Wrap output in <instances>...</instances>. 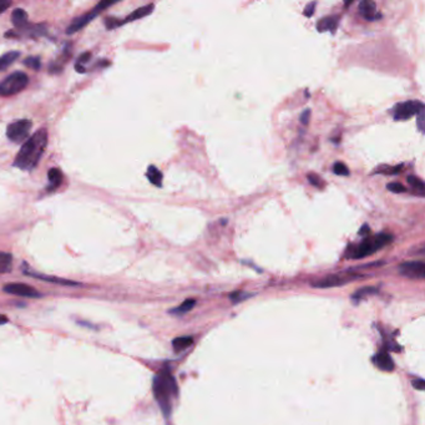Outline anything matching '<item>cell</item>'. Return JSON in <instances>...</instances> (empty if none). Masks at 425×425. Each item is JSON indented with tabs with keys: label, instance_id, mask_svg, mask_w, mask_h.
Instances as JSON below:
<instances>
[{
	"label": "cell",
	"instance_id": "33",
	"mask_svg": "<svg viewBox=\"0 0 425 425\" xmlns=\"http://www.w3.org/2000/svg\"><path fill=\"white\" fill-rule=\"evenodd\" d=\"M416 119H418V129H419V131H420L421 134H424V130H425V126H424V122H425V111H424V110H421V111L419 112L418 115H416Z\"/></svg>",
	"mask_w": 425,
	"mask_h": 425
},
{
	"label": "cell",
	"instance_id": "27",
	"mask_svg": "<svg viewBox=\"0 0 425 425\" xmlns=\"http://www.w3.org/2000/svg\"><path fill=\"white\" fill-rule=\"evenodd\" d=\"M24 65L38 71V70L41 67L40 58H39V56H29V58H27L24 60Z\"/></svg>",
	"mask_w": 425,
	"mask_h": 425
},
{
	"label": "cell",
	"instance_id": "32",
	"mask_svg": "<svg viewBox=\"0 0 425 425\" xmlns=\"http://www.w3.org/2000/svg\"><path fill=\"white\" fill-rule=\"evenodd\" d=\"M402 167L403 166H398V167H389V166H385L384 170H377V172L378 173H384V174H395V173H399L401 172Z\"/></svg>",
	"mask_w": 425,
	"mask_h": 425
},
{
	"label": "cell",
	"instance_id": "28",
	"mask_svg": "<svg viewBox=\"0 0 425 425\" xmlns=\"http://www.w3.org/2000/svg\"><path fill=\"white\" fill-rule=\"evenodd\" d=\"M333 172L336 174H338V176H348L349 170L347 166L343 164V162L338 161L333 165Z\"/></svg>",
	"mask_w": 425,
	"mask_h": 425
},
{
	"label": "cell",
	"instance_id": "4",
	"mask_svg": "<svg viewBox=\"0 0 425 425\" xmlns=\"http://www.w3.org/2000/svg\"><path fill=\"white\" fill-rule=\"evenodd\" d=\"M28 84H29V78L25 72H13L0 83V96L7 97L18 94L27 87Z\"/></svg>",
	"mask_w": 425,
	"mask_h": 425
},
{
	"label": "cell",
	"instance_id": "24",
	"mask_svg": "<svg viewBox=\"0 0 425 425\" xmlns=\"http://www.w3.org/2000/svg\"><path fill=\"white\" fill-rule=\"evenodd\" d=\"M20 56V53L19 52H9L7 54L0 56V70L7 69L8 66H10L16 59Z\"/></svg>",
	"mask_w": 425,
	"mask_h": 425
},
{
	"label": "cell",
	"instance_id": "11",
	"mask_svg": "<svg viewBox=\"0 0 425 425\" xmlns=\"http://www.w3.org/2000/svg\"><path fill=\"white\" fill-rule=\"evenodd\" d=\"M46 28L43 24H36V25H30L28 24L27 27L22 28V29L16 30V32H8L5 34V36H25V38H39V36H45L46 35Z\"/></svg>",
	"mask_w": 425,
	"mask_h": 425
},
{
	"label": "cell",
	"instance_id": "25",
	"mask_svg": "<svg viewBox=\"0 0 425 425\" xmlns=\"http://www.w3.org/2000/svg\"><path fill=\"white\" fill-rule=\"evenodd\" d=\"M376 293H378V288H376V287H364V288L358 289V291L353 294V301L354 302H359V301L364 299L368 295H373Z\"/></svg>",
	"mask_w": 425,
	"mask_h": 425
},
{
	"label": "cell",
	"instance_id": "17",
	"mask_svg": "<svg viewBox=\"0 0 425 425\" xmlns=\"http://www.w3.org/2000/svg\"><path fill=\"white\" fill-rule=\"evenodd\" d=\"M11 21H13L16 30L22 29V28H25L29 24V21H28V13L24 9L18 8V9L14 10L13 14H11Z\"/></svg>",
	"mask_w": 425,
	"mask_h": 425
},
{
	"label": "cell",
	"instance_id": "16",
	"mask_svg": "<svg viewBox=\"0 0 425 425\" xmlns=\"http://www.w3.org/2000/svg\"><path fill=\"white\" fill-rule=\"evenodd\" d=\"M154 8H155L154 4H148V5H145V7L139 8V9L135 10L134 13H131L130 15L126 16L123 20H121V25L126 24V22L134 21V20H139V19L145 18V16L150 15V14L154 11Z\"/></svg>",
	"mask_w": 425,
	"mask_h": 425
},
{
	"label": "cell",
	"instance_id": "21",
	"mask_svg": "<svg viewBox=\"0 0 425 425\" xmlns=\"http://www.w3.org/2000/svg\"><path fill=\"white\" fill-rule=\"evenodd\" d=\"M408 184L412 186V188L415 191V193H418L420 197L424 196L425 185L423 180H420L416 176H413V174H409V176H408Z\"/></svg>",
	"mask_w": 425,
	"mask_h": 425
},
{
	"label": "cell",
	"instance_id": "9",
	"mask_svg": "<svg viewBox=\"0 0 425 425\" xmlns=\"http://www.w3.org/2000/svg\"><path fill=\"white\" fill-rule=\"evenodd\" d=\"M399 273L410 280H423L425 277V263L423 261L403 262L399 266Z\"/></svg>",
	"mask_w": 425,
	"mask_h": 425
},
{
	"label": "cell",
	"instance_id": "6",
	"mask_svg": "<svg viewBox=\"0 0 425 425\" xmlns=\"http://www.w3.org/2000/svg\"><path fill=\"white\" fill-rule=\"evenodd\" d=\"M114 4H115L114 2H100L96 5V7H95L92 10H90L89 13L84 14V15L79 16V18L75 19V20L72 21L71 24L69 25V27H67L66 34H67V35H71V34L78 33L79 30H81L83 28H85L86 25L92 20V19L96 18L98 14H100L104 9H106V8L111 7V5H114Z\"/></svg>",
	"mask_w": 425,
	"mask_h": 425
},
{
	"label": "cell",
	"instance_id": "13",
	"mask_svg": "<svg viewBox=\"0 0 425 425\" xmlns=\"http://www.w3.org/2000/svg\"><path fill=\"white\" fill-rule=\"evenodd\" d=\"M373 363L379 368L381 370L384 371H393L394 370V362L392 357L389 356L388 351L383 349L378 354L373 357Z\"/></svg>",
	"mask_w": 425,
	"mask_h": 425
},
{
	"label": "cell",
	"instance_id": "35",
	"mask_svg": "<svg viewBox=\"0 0 425 425\" xmlns=\"http://www.w3.org/2000/svg\"><path fill=\"white\" fill-rule=\"evenodd\" d=\"M309 116H311V110L306 109L305 111H303V114L301 115V122H302L303 125H307L309 121Z\"/></svg>",
	"mask_w": 425,
	"mask_h": 425
},
{
	"label": "cell",
	"instance_id": "30",
	"mask_svg": "<svg viewBox=\"0 0 425 425\" xmlns=\"http://www.w3.org/2000/svg\"><path fill=\"white\" fill-rule=\"evenodd\" d=\"M387 188L393 193H404L407 191L405 186L402 185L401 182H390L387 185Z\"/></svg>",
	"mask_w": 425,
	"mask_h": 425
},
{
	"label": "cell",
	"instance_id": "29",
	"mask_svg": "<svg viewBox=\"0 0 425 425\" xmlns=\"http://www.w3.org/2000/svg\"><path fill=\"white\" fill-rule=\"evenodd\" d=\"M307 179H308V181L311 182L312 185L316 186L318 188H323L324 187V182H323V180L320 179V176H318L316 173H308L307 174Z\"/></svg>",
	"mask_w": 425,
	"mask_h": 425
},
{
	"label": "cell",
	"instance_id": "15",
	"mask_svg": "<svg viewBox=\"0 0 425 425\" xmlns=\"http://www.w3.org/2000/svg\"><path fill=\"white\" fill-rule=\"evenodd\" d=\"M339 25V16H326L317 22V30L319 33L331 32L334 34L337 32V28Z\"/></svg>",
	"mask_w": 425,
	"mask_h": 425
},
{
	"label": "cell",
	"instance_id": "37",
	"mask_svg": "<svg viewBox=\"0 0 425 425\" xmlns=\"http://www.w3.org/2000/svg\"><path fill=\"white\" fill-rule=\"evenodd\" d=\"M90 56H91V54H90V53H85V54H83L80 56V58L78 59V63L77 64H79V65H80V64H83V63H87V61H89V59H90Z\"/></svg>",
	"mask_w": 425,
	"mask_h": 425
},
{
	"label": "cell",
	"instance_id": "2",
	"mask_svg": "<svg viewBox=\"0 0 425 425\" xmlns=\"http://www.w3.org/2000/svg\"><path fill=\"white\" fill-rule=\"evenodd\" d=\"M154 396L157 404L161 408L165 418H168L172 409V399L177 396L176 381L171 374V371L165 368L154 377L153 384Z\"/></svg>",
	"mask_w": 425,
	"mask_h": 425
},
{
	"label": "cell",
	"instance_id": "36",
	"mask_svg": "<svg viewBox=\"0 0 425 425\" xmlns=\"http://www.w3.org/2000/svg\"><path fill=\"white\" fill-rule=\"evenodd\" d=\"M412 383H413V387H414L415 389L424 390V387H425L424 379H415V381H413Z\"/></svg>",
	"mask_w": 425,
	"mask_h": 425
},
{
	"label": "cell",
	"instance_id": "34",
	"mask_svg": "<svg viewBox=\"0 0 425 425\" xmlns=\"http://www.w3.org/2000/svg\"><path fill=\"white\" fill-rule=\"evenodd\" d=\"M316 5H317L316 2L309 3V4L305 8V11H303V14H305L306 16H308V18H311V16L313 15V11H314V8H316Z\"/></svg>",
	"mask_w": 425,
	"mask_h": 425
},
{
	"label": "cell",
	"instance_id": "1",
	"mask_svg": "<svg viewBox=\"0 0 425 425\" xmlns=\"http://www.w3.org/2000/svg\"><path fill=\"white\" fill-rule=\"evenodd\" d=\"M47 145V131L40 129L21 145L14 160V166L22 171H32L40 161Z\"/></svg>",
	"mask_w": 425,
	"mask_h": 425
},
{
	"label": "cell",
	"instance_id": "20",
	"mask_svg": "<svg viewBox=\"0 0 425 425\" xmlns=\"http://www.w3.org/2000/svg\"><path fill=\"white\" fill-rule=\"evenodd\" d=\"M13 268V256L8 252H0V274L9 273Z\"/></svg>",
	"mask_w": 425,
	"mask_h": 425
},
{
	"label": "cell",
	"instance_id": "39",
	"mask_svg": "<svg viewBox=\"0 0 425 425\" xmlns=\"http://www.w3.org/2000/svg\"><path fill=\"white\" fill-rule=\"evenodd\" d=\"M364 233H369V226L368 224H364L362 227V230L359 231V235H364Z\"/></svg>",
	"mask_w": 425,
	"mask_h": 425
},
{
	"label": "cell",
	"instance_id": "7",
	"mask_svg": "<svg viewBox=\"0 0 425 425\" xmlns=\"http://www.w3.org/2000/svg\"><path fill=\"white\" fill-rule=\"evenodd\" d=\"M33 123L30 120L22 119L18 120L15 122H11L7 128V136L10 141L15 143H24L29 137L30 129Z\"/></svg>",
	"mask_w": 425,
	"mask_h": 425
},
{
	"label": "cell",
	"instance_id": "3",
	"mask_svg": "<svg viewBox=\"0 0 425 425\" xmlns=\"http://www.w3.org/2000/svg\"><path fill=\"white\" fill-rule=\"evenodd\" d=\"M393 240V236L388 235V233H379V235L373 236V237H367L356 246L349 247L347 257L352 258V260H360V258L368 257V256L378 252L383 247L392 243Z\"/></svg>",
	"mask_w": 425,
	"mask_h": 425
},
{
	"label": "cell",
	"instance_id": "23",
	"mask_svg": "<svg viewBox=\"0 0 425 425\" xmlns=\"http://www.w3.org/2000/svg\"><path fill=\"white\" fill-rule=\"evenodd\" d=\"M193 344V339L191 337H179L172 340V347L174 352H181L184 349L191 347Z\"/></svg>",
	"mask_w": 425,
	"mask_h": 425
},
{
	"label": "cell",
	"instance_id": "40",
	"mask_svg": "<svg viewBox=\"0 0 425 425\" xmlns=\"http://www.w3.org/2000/svg\"><path fill=\"white\" fill-rule=\"evenodd\" d=\"M7 322H8V318L5 317V316H2V314H0V326L4 324V323H7Z\"/></svg>",
	"mask_w": 425,
	"mask_h": 425
},
{
	"label": "cell",
	"instance_id": "8",
	"mask_svg": "<svg viewBox=\"0 0 425 425\" xmlns=\"http://www.w3.org/2000/svg\"><path fill=\"white\" fill-rule=\"evenodd\" d=\"M362 276L353 274V273H337V274H331L327 277L318 280L316 282H312V287L316 288H332V287H340L343 284L352 282V281L360 278Z\"/></svg>",
	"mask_w": 425,
	"mask_h": 425
},
{
	"label": "cell",
	"instance_id": "26",
	"mask_svg": "<svg viewBox=\"0 0 425 425\" xmlns=\"http://www.w3.org/2000/svg\"><path fill=\"white\" fill-rule=\"evenodd\" d=\"M252 295H253L252 293H246V292L236 291V292H232V293L230 294V299L232 301L233 305H237V303L242 302V301H246L247 298H251Z\"/></svg>",
	"mask_w": 425,
	"mask_h": 425
},
{
	"label": "cell",
	"instance_id": "5",
	"mask_svg": "<svg viewBox=\"0 0 425 425\" xmlns=\"http://www.w3.org/2000/svg\"><path fill=\"white\" fill-rule=\"evenodd\" d=\"M421 110H424V104L421 101L409 100L399 103L392 109L393 119L395 121L409 120L410 117L418 115Z\"/></svg>",
	"mask_w": 425,
	"mask_h": 425
},
{
	"label": "cell",
	"instance_id": "18",
	"mask_svg": "<svg viewBox=\"0 0 425 425\" xmlns=\"http://www.w3.org/2000/svg\"><path fill=\"white\" fill-rule=\"evenodd\" d=\"M47 177H49V187H47L49 191L56 190L63 182V173L59 168H50Z\"/></svg>",
	"mask_w": 425,
	"mask_h": 425
},
{
	"label": "cell",
	"instance_id": "10",
	"mask_svg": "<svg viewBox=\"0 0 425 425\" xmlns=\"http://www.w3.org/2000/svg\"><path fill=\"white\" fill-rule=\"evenodd\" d=\"M4 292L13 295H19V297H28V298H40V292L36 291L32 286H28L25 283H8L4 286Z\"/></svg>",
	"mask_w": 425,
	"mask_h": 425
},
{
	"label": "cell",
	"instance_id": "19",
	"mask_svg": "<svg viewBox=\"0 0 425 425\" xmlns=\"http://www.w3.org/2000/svg\"><path fill=\"white\" fill-rule=\"evenodd\" d=\"M146 176H147L148 181H150L153 185L156 186V187H161L162 186V177L164 176H162V172L156 167V166H154V165L148 166Z\"/></svg>",
	"mask_w": 425,
	"mask_h": 425
},
{
	"label": "cell",
	"instance_id": "38",
	"mask_svg": "<svg viewBox=\"0 0 425 425\" xmlns=\"http://www.w3.org/2000/svg\"><path fill=\"white\" fill-rule=\"evenodd\" d=\"M11 5L10 2H4V0H0V14L4 13L5 10L8 9Z\"/></svg>",
	"mask_w": 425,
	"mask_h": 425
},
{
	"label": "cell",
	"instance_id": "31",
	"mask_svg": "<svg viewBox=\"0 0 425 425\" xmlns=\"http://www.w3.org/2000/svg\"><path fill=\"white\" fill-rule=\"evenodd\" d=\"M105 25L109 30H112V29H115V28L121 27V20L116 18H106Z\"/></svg>",
	"mask_w": 425,
	"mask_h": 425
},
{
	"label": "cell",
	"instance_id": "14",
	"mask_svg": "<svg viewBox=\"0 0 425 425\" xmlns=\"http://www.w3.org/2000/svg\"><path fill=\"white\" fill-rule=\"evenodd\" d=\"M24 273L27 276H29V277H34V278H36V280L45 281V282L61 284V286H80V283H79V282H74V281L65 280V278H59V277H54V276L40 274V273H35L33 271H27V269H24Z\"/></svg>",
	"mask_w": 425,
	"mask_h": 425
},
{
	"label": "cell",
	"instance_id": "12",
	"mask_svg": "<svg viewBox=\"0 0 425 425\" xmlns=\"http://www.w3.org/2000/svg\"><path fill=\"white\" fill-rule=\"evenodd\" d=\"M358 9L360 15L369 21L378 20V19L382 18V14L378 13V10H377V4L374 2H370V0H363V2H360Z\"/></svg>",
	"mask_w": 425,
	"mask_h": 425
},
{
	"label": "cell",
	"instance_id": "22",
	"mask_svg": "<svg viewBox=\"0 0 425 425\" xmlns=\"http://www.w3.org/2000/svg\"><path fill=\"white\" fill-rule=\"evenodd\" d=\"M195 305H196L195 299H186L185 302H182L181 305H180V307L171 309L170 313L171 314H176V316H182V314L188 313V312H190L191 309L195 307Z\"/></svg>",
	"mask_w": 425,
	"mask_h": 425
}]
</instances>
